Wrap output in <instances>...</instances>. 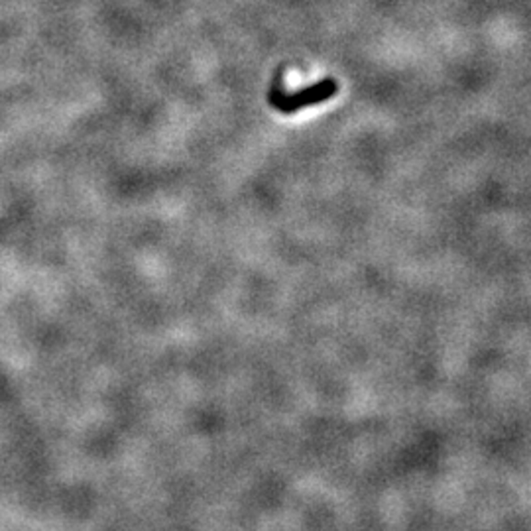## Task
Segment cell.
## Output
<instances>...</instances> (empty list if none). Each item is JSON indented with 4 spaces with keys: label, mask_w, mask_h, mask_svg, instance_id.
Returning a JSON list of instances; mask_svg holds the SVG:
<instances>
[{
    "label": "cell",
    "mask_w": 531,
    "mask_h": 531,
    "mask_svg": "<svg viewBox=\"0 0 531 531\" xmlns=\"http://www.w3.org/2000/svg\"><path fill=\"white\" fill-rule=\"evenodd\" d=\"M337 89L339 87H337V83L333 79H323V81H319L313 87H305L303 91H299V93L286 95L278 87V83H276L270 93V103L272 107L278 108L279 112L291 115V112H298L301 108L313 107V105H319L323 100L331 99V97L337 95Z\"/></svg>",
    "instance_id": "1"
}]
</instances>
